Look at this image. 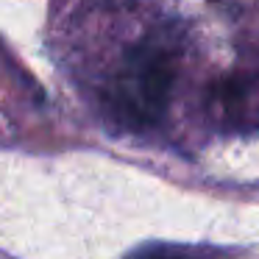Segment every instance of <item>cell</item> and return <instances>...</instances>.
<instances>
[{"label": "cell", "instance_id": "cell-1", "mask_svg": "<svg viewBox=\"0 0 259 259\" xmlns=\"http://www.w3.org/2000/svg\"><path fill=\"white\" fill-rule=\"evenodd\" d=\"M173 87V62L164 51L148 48L134 56L131 64V81L125 87L123 106L128 109V117L137 123H153L164 112Z\"/></svg>", "mask_w": 259, "mask_h": 259}, {"label": "cell", "instance_id": "cell-2", "mask_svg": "<svg viewBox=\"0 0 259 259\" xmlns=\"http://www.w3.org/2000/svg\"><path fill=\"white\" fill-rule=\"evenodd\" d=\"M128 259H195V256L187 253L184 248H173V245H142Z\"/></svg>", "mask_w": 259, "mask_h": 259}]
</instances>
